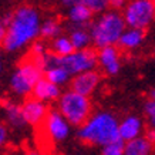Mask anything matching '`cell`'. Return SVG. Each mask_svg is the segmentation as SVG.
I'll list each match as a JSON object with an SVG mask.
<instances>
[{
  "instance_id": "obj_28",
  "label": "cell",
  "mask_w": 155,
  "mask_h": 155,
  "mask_svg": "<svg viewBox=\"0 0 155 155\" xmlns=\"http://www.w3.org/2000/svg\"><path fill=\"white\" fill-rule=\"evenodd\" d=\"M61 2V5L63 6H66V7H73V6L75 5H78V3H81V0H60Z\"/></svg>"
},
{
  "instance_id": "obj_22",
  "label": "cell",
  "mask_w": 155,
  "mask_h": 155,
  "mask_svg": "<svg viewBox=\"0 0 155 155\" xmlns=\"http://www.w3.org/2000/svg\"><path fill=\"white\" fill-rule=\"evenodd\" d=\"M100 155H125V142L122 140L111 142L101 148Z\"/></svg>"
},
{
  "instance_id": "obj_12",
  "label": "cell",
  "mask_w": 155,
  "mask_h": 155,
  "mask_svg": "<svg viewBox=\"0 0 155 155\" xmlns=\"http://www.w3.org/2000/svg\"><path fill=\"white\" fill-rule=\"evenodd\" d=\"M144 132V121L138 115L130 114L120 121V138L124 142H130L142 137Z\"/></svg>"
},
{
  "instance_id": "obj_29",
  "label": "cell",
  "mask_w": 155,
  "mask_h": 155,
  "mask_svg": "<svg viewBox=\"0 0 155 155\" xmlns=\"http://www.w3.org/2000/svg\"><path fill=\"white\" fill-rule=\"evenodd\" d=\"M24 155H43V154L40 152V151H36V150H28Z\"/></svg>"
},
{
  "instance_id": "obj_20",
  "label": "cell",
  "mask_w": 155,
  "mask_h": 155,
  "mask_svg": "<svg viewBox=\"0 0 155 155\" xmlns=\"http://www.w3.org/2000/svg\"><path fill=\"white\" fill-rule=\"evenodd\" d=\"M44 77H46L50 83L58 85V87L67 84V83H71V80H73L71 75L68 74L63 67H54V68H50V70H47L46 73H44Z\"/></svg>"
},
{
  "instance_id": "obj_6",
  "label": "cell",
  "mask_w": 155,
  "mask_h": 155,
  "mask_svg": "<svg viewBox=\"0 0 155 155\" xmlns=\"http://www.w3.org/2000/svg\"><path fill=\"white\" fill-rule=\"evenodd\" d=\"M128 28L145 30L155 19L154 0H130L122 10Z\"/></svg>"
},
{
  "instance_id": "obj_5",
  "label": "cell",
  "mask_w": 155,
  "mask_h": 155,
  "mask_svg": "<svg viewBox=\"0 0 155 155\" xmlns=\"http://www.w3.org/2000/svg\"><path fill=\"white\" fill-rule=\"evenodd\" d=\"M43 73L44 71L41 70V67L31 57L24 58L16 67V70L13 71V74L10 77V91L19 97H26L28 94H33L34 87L43 78Z\"/></svg>"
},
{
  "instance_id": "obj_7",
  "label": "cell",
  "mask_w": 155,
  "mask_h": 155,
  "mask_svg": "<svg viewBox=\"0 0 155 155\" xmlns=\"http://www.w3.org/2000/svg\"><path fill=\"white\" fill-rule=\"evenodd\" d=\"M57 66L63 67L71 77H75L87 71L95 70V66H98V53L94 48L75 50L70 56L58 57Z\"/></svg>"
},
{
  "instance_id": "obj_31",
  "label": "cell",
  "mask_w": 155,
  "mask_h": 155,
  "mask_svg": "<svg viewBox=\"0 0 155 155\" xmlns=\"http://www.w3.org/2000/svg\"><path fill=\"white\" fill-rule=\"evenodd\" d=\"M150 128L155 130V118H151L150 120Z\"/></svg>"
},
{
  "instance_id": "obj_9",
  "label": "cell",
  "mask_w": 155,
  "mask_h": 155,
  "mask_svg": "<svg viewBox=\"0 0 155 155\" xmlns=\"http://www.w3.org/2000/svg\"><path fill=\"white\" fill-rule=\"evenodd\" d=\"M48 111L50 110H47L46 103L36 98H27L21 104V113H23L24 121H26V124L33 125V127L43 125Z\"/></svg>"
},
{
  "instance_id": "obj_2",
  "label": "cell",
  "mask_w": 155,
  "mask_h": 155,
  "mask_svg": "<svg viewBox=\"0 0 155 155\" xmlns=\"http://www.w3.org/2000/svg\"><path fill=\"white\" fill-rule=\"evenodd\" d=\"M77 138L87 145L105 147L120 138V121L110 111H98L77 130Z\"/></svg>"
},
{
  "instance_id": "obj_21",
  "label": "cell",
  "mask_w": 155,
  "mask_h": 155,
  "mask_svg": "<svg viewBox=\"0 0 155 155\" xmlns=\"http://www.w3.org/2000/svg\"><path fill=\"white\" fill-rule=\"evenodd\" d=\"M61 24L56 19H47L41 23V30H40V36L43 38H54L61 36Z\"/></svg>"
},
{
  "instance_id": "obj_18",
  "label": "cell",
  "mask_w": 155,
  "mask_h": 155,
  "mask_svg": "<svg viewBox=\"0 0 155 155\" xmlns=\"http://www.w3.org/2000/svg\"><path fill=\"white\" fill-rule=\"evenodd\" d=\"M70 40L73 43L75 50H85V48H90V43H93V38H91V34H90V30H85L84 27H74L71 28L70 31Z\"/></svg>"
},
{
  "instance_id": "obj_3",
  "label": "cell",
  "mask_w": 155,
  "mask_h": 155,
  "mask_svg": "<svg viewBox=\"0 0 155 155\" xmlns=\"http://www.w3.org/2000/svg\"><path fill=\"white\" fill-rule=\"evenodd\" d=\"M127 30V24L122 13L118 10H107L94 20L90 27L93 44L101 50L104 47L118 44L122 33Z\"/></svg>"
},
{
  "instance_id": "obj_16",
  "label": "cell",
  "mask_w": 155,
  "mask_h": 155,
  "mask_svg": "<svg viewBox=\"0 0 155 155\" xmlns=\"http://www.w3.org/2000/svg\"><path fill=\"white\" fill-rule=\"evenodd\" d=\"M93 12L83 3L73 6L68 9V20L74 24L75 27H84L85 24L90 23V20L93 19Z\"/></svg>"
},
{
  "instance_id": "obj_1",
  "label": "cell",
  "mask_w": 155,
  "mask_h": 155,
  "mask_svg": "<svg viewBox=\"0 0 155 155\" xmlns=\"http://www.w3.org/2000/svg\"><path fill=\"white\" fill-rule=\"evenodd\" d=\"M41 17L33 6H20L13 12L10 23L6 27V34L2 38L3 48L13 53L34 41L40 36Z\"/></svg>"
},
{
  "instance_id": "obj_19",
  "label": "cell",
  "mask_w": 155,
  "mask_h": 155,
  "mask_svg": "<svg viewBox=\"0 0 155 155\" xmlns=\"http://www.w3.org/2000/svg\"><path fill=\"white\" fill-rule=\"evenodd\" d=\"M74 51H75L74 46H73L70 37H67V36H60V37L54 38L51 41V53L58 57L70 56Z\"/></svg>"
},
{
  "instance_id": "obj_30",
  "label": "cell",
  "mask_w": 155,
  "mask_h": 155,
  "mask_svg": "<svg viewBox=\"0 0 155 155\" xmlns=\"http://www.w3.org/2000/svg\"><path fill=\"white\" fill-rule=\"evenodd\" d=\"M150 100H154L155 101V88H152L150 91Z\"/></svg>"
},
{
  "instance_id": "obj_24",
  "label": "cell",
  "mask_w": 155,
  "mask_h": 155,
  "mask_svg": "<svg viewBox=\"0 0 155 155\" xmlns=\"http://www.w3.org/2000/svg\"><path fill=\"white\" fill-rule=\"evenodd\" d=\"M47 46L44 44L43 41H34L33 46H31V54L30 57L33 58H43L44 56H47Z\"/></svg>"
},
{
  "instance_id": "obj_13",
  "label": "cell",
  "mask_w": 155,
  "mask_h": 155,
  "mask_svg": "<svg viewBox=\"0 0 155 155\" xmlns=\"http://www.w3.org/2000/svg\"><path fill=\"white\" fill-rule=\"evenodd\" d=\"M33 98L40 100L43 103H47V101H53V100H58L61 97V91L60 87L56 84H53L50 81L43 77L41 80L37 83V85L33 90Z\"/></svg>"
},
{
  "instance_id": "obj_11",
  "label": "cell",
  "mask_w": 155,
  "mask_h": 155,
  "mask_svg": "<svg viewBox=\"0 0 155 155\" xmlns=\"http://www.w3.org/2000/svg\"><path fill=\"white\" fill-rule=\"evenodd\" d=\"M98 66L108 75H115L121 68V56L115 46L98 50Z\"/></svg>"
},
{
  "instance_id": "obj_25",
  "label": "cell",
  "mask_w": 155,
  "mask_h": 155,
  "mask_svg": "<svg viewBox=\"0 0 155 155\" xmlns=\"http://www.w3.org/2000/svg\"><path fill=\"white\" fill-rule=\"evenodd\" d=\"M144 113L147 114V117L150 118H155V101L154 100H148L144 104Z\"/></svg>"
},
{
  "instance_id": "obj_10",
  "label": "cell",
  "mask_w": 155,
  "mask_h": 155,
  "mask_svg": "<svg viewBox=\"0 0 155 155\" xmlns=\"http://www.w3.org/2000/svg\"><path fill=\"white\" fill-rule=\"evenodd\" d=\"M100 81H101V74L98 71L95 70L87 71V73H83V74L73 77V80L70 83V88L73 91H75V93H78V94L88 97L98 87Z\"/></svg>"
},
{
  "instance_id": "obj_4",
  "label": "cell",
  "mask_w": 155,
  "mask_h": 155,
  "mask_svg": "<svg viewBox=\"0 0 155 155\" xmlns=\"http://www.w3.org/2000/svg\"><path fill=\"white\" fill-rule=\"evenodd\" d=\"M57 107H58L57 110L64 115V118L73 127L80 128L93 115L91 114L93 105L90 98L75 93L73 90L64 91L61 94V97L57 100Z\"/></svg>"
},
{
  "instance_id": "obj_15",
  "label": "cell",
  "mask_w": 155,
  "mask_h": 155,
  "mask_svg": "<svg viewBox=\"0 0 155 155\" xmlns=\"http://www.w3.org/2000/svg\"><path fill=\"white\" fill-rule=\"evenodd\" d=\"M145 37V31L144 30H138V28H128L122 33L118 46L122 50H134V48L140 47L141 43L144 41Z\"/></svg>"
},
{
  "instance_id": "obj_27",
  "label": "cell",
  "mask_w": 155,
  "mask_h": 155,
  "mask_svg": "<svg viewBox=\"0 0 155 155\" xmlns=\"http://www.w3.org/2000/svg\"><path fill=\"white\" fill-rule=\"evenodd\" d=\"M125 6H127L125 0H110V7H113V10L122 9V7H125Z\"/></svg>"
},
{
  "instance_id": "obj_17",
  "label": "cell",
  "mask_w": 155,
  "mask_h": 155,
  "mask_svg": "<svg viewBox=\"0 0 155 155\" xmlns=\"http://www.w3.org/2000/svg\"><path fill=\"white\" fill-rule=\"evenodd\" d=\"M152 150H154V144L145 135L125 142V155H151Z\"/></svg>"
},
{
  "instance_id": "obj_23",
  "label": "cell",
  "mask_w": 155,
  "mask_h": 155,
  "mask_svg": "<svg viewBox=\"0 0 155 155\" xmlns=\"http://www.w3.org/2000/svg\"><path fill=\"white\" fill-rule=\"evenodd\" d=\"M81 3L87 6L93 13H104L110 6V0H81Z\"/></svg>"
},
{
  "instance_id": "obj_8",
  "label": "cell",
  "mask_w": 155,
  "mask_h": 155,
  "mask_svg": "<svg viewBox=\"0 0 155 155\" xmlns=\"http://www.w3.org/2000/svg\"><path fill=\"white\" fill-rule=\"evenodd\" d=\"M43 130L48 137V140L54 142H63L70 137L71 124L58 110H50L43 122Z\"/></svg>"
},
{
  "instance_id": "obj_26",
  "label": "cell",
  "mask_w": 155,
  "mask_h": 155,
  "mask_svg": "<svg viewBox=\"0 0 155 155\" xmlns=\"http://www.w3.org/2000/svg\"><path fill=\"white\" fill-rule=\"evenodd\" d=\"M7 138H9L7 127H6L5 124H2V125H0V144H2V145H5L6 142H7Z\"/></svg>"
},
{
  "instance_id": "obj_14",
  "label": "cell",
  "mask_w": 155,
  "mask_h": 155,
  "mask_svg": "<svg viewBox=\"0 0 155 155\" xmlns=\"http://www.w3.org/2000/svg\"><path fill=\"white\" fill-rule=\"evenodd\" d=\"M3 111H5L6 121L13 128H23L24 125H27L24 121L23 113H21V105L6 100L3 101Z\"/></svg>"
}]
</instances>
